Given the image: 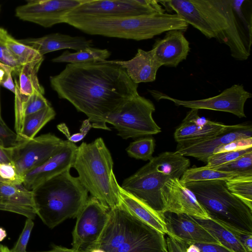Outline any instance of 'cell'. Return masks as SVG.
Returning <instances> with one entry per match:
<instances>
[{"mask_svg":"<svg viewBox=\"0 0 252 252\" xmlns=\"http://www.w3.org/2000/svg\"><path fill=\"white\" fill-rule=\"evenodd\" d=\"M28 45L41 55L64 49H71L76 51L93 46V42L83 36H71L60 33H54L36 38L19 40Z\"/></svg>","mask_w":252,"mask_h":252,"instance_id":"cell-23","label":"cell"},{"mask_svg":"<svg viewBox=\"0 0 252 252\" xmlns=\"http://www.w3.org/2000/svg\"><path fill=\"white\" fill-rule=\"evenodd\" d=\"M11 163L9 148H4L0 145V163Z\"/></svg>","mask_w":252,"mask_h":252,"instance_id":"cell-47","label":"cell"},{"mask_svg":"<svg viewBox=\"0 0 252 252\" xmlns=\"http://www.w3.org/2000/svg\"><path fill=\"white\" fill-rule=\"evenodd\" d=\"M43 60L22 65L19 75L18 87L21 94L28 96L34 94H44V89L40 84L37 73Z\"/></svg>","mask_w":252,"mask_h":252,"instance_id":"cell-28","label":"cell"},{"mask_svg":"<svg viewBox=\"0 0 252 252\" xmlns=\"http://www.w3.org/2000/svg\"><path fill=\"white\" fill-rule=\"evenodd\" d=\"M14 112L15 132L18 135L25 118L50 105V102L41 94L24 95L19 92L18 82L15 80Z\"/></svg>","mask_w":252,"mask_h":252,"instance_id":"cell-25","label":"cell"},{"mask_svg":"<svg viewBox=\"0 0 252 252\" xmlns=\"http://www.w3.org/2000/svg\"><path fill=\"white\" fill-rule=\"evenodd\" d=\"M0 210L21 215L33 220L36 216L32 190L23 184L0 183Z\"/></svg>","mask_w":252,"mask_h":252,"instance_id":"cell-21","label":"cell"},{"mask_svg":"<svg viewBox=\"0 0 252 252\" xmlns=\"http://www.w3.org/2000/svg\"><path fill=\"white\" fill-rule=\"evenodd\" d=\"M32 191L36 216L51 229L76 218L89 197L88 191L77 177L71 175L70 169L44 182Z\"/></svg>","mask_w":252,"mask_h":252,"instance_id":"cell-4","label":"cell"},{"mask_svg":"<svg viewBox=\"0 0 252 252\" xmlns=\"http://www.w3.org/2000/svg\"><path fill=\"white\" fill-rule=\"evenodd\" d=\"M24 176L20 175L11 163H0V183L10 185H21Z\"/></svg>","mask_w":252,"mask_h":252,"instance_id":"cell-37","label":"cell"},{"mask_svg":"<svg viewBox=\"0 0 252 252\" xmlns=\"http://www.w3.org/2000/svg\"><path fill=\"white\" fill-rule=\"evenodd\" d=\"M118 189L121 202L131 214L156 230L166 234L163 214L159 213L141 199L124 190L119 184Z\"/></svg>","mask_w":252,"mask_h":252,"instance_id":"cell-24","label":"cell"},{"mask_svg":"<svg viewBox=\"0 0 252 252\" xmlns=\"http://www.w3.org/2000/svg\"><path fill=\"white\" fill-rule=\"evenodd\" d=\"M170 179L157 171L149 161L134 174L125 179L121 187L155 211L163 214L160 189Z\"/></svg>","mask_w":252,"mask_h":252,"instance_id":"cell-12","label":"cell"},{"mask_svg":"<svg viewBox=\"0 0 252 252\" xmlns=\"http://www.w3.org/2000/svg\"><path fill=\"white\" fill-rule=\"evenodd\" d=\"M7 234L5 230L0 227V242L2 241L6 237Z\"/></svg>","mask_w":252,"mask_h":252,"instance_id":"cell-50","label":"cell"},{"mask_svg":"<svg viewBox=\"0 0 252 252\" xmlns=\"http://www.w3.org/2000/svg\"><path fill=\"white\" fill-rule=\"evenodd\" d=\"M245 0H231L233 8L243 26L249 40L252 41V23L247 19L242 11V6Z\"/></svg>","mask_w":252,"mask_h":252,"instance_id":"cell-42","label":"cell"},{"mask_svg":"<svg viewBox=\"0 0 252 252\" xmlns=\"http://www.w3.org/2000/svg\"><path fill=\"white\" fill-rule=\"evenodd\" d=\"M198 110L191 109L175 130L174 138L177 143L210 138L224 132L232 126L200 117Z\"/></svg>","mask_w":252,"mask_h":252,"instance_id":"cell-19","label":"cell"},{"mask_svg":"<svg viewBox=\"0 0 252 252\" xmlns=\"http://www.w3.org/2000/svg\"><path fill=\"white\" fill-rule=\"evenodd\" d=\"M200 252H232L221 245L212 243H193Z\"/></svg>","mask_w":252,"mask_h":252,"instance_id":"cell-44","label":"cell"},{"mask_svg":"<svg viewBox=\"0 0 252 252\" xmlns=\"http://www.w3.org/2000/svg\"><path fill=\"white\" fill-rule=\"evenodd\" d=\"M163 213L184 214L200 219H209L194 193L180 179L168 180L160 189Z\"/></svg>","mask_w":252,"mask_h":252,"instance_id":"cell-14","label":"cell"},{"mask_svg":"<svg viewBox=\"0 0 252 252\" xmlns=\"http://www.w3.org/2000/svg\"><path fill=\"white\" fill-rule=\"evenodd\" d=\"M91 127V124L89 120L87 119L84 120L83 122L81 128L80 129L79 132L75 133L71 135H69L67 137V140L73 143H75L82 140L85 137Z\"/></svg>","mask_w":252,"mask_h":252,"instance_id":"cell-43","label":"cell"},{"mask_svg":"<svg viewBox=\"0 0 252 252\" xmlns=\"http://www.w3.org/2000/svg\"></svg>","mask_w":252,"mask_h":252,"instance_id":"cell-54","label":"cell"},{"mask_svg":"<svg viewBox=\"0 0 252 252\" xmlns=\"http://www.w3.org/2000/svg\"><path fill=\"white\" fill-rule=\"evenodd\" d=\"M22 139L5 123L0 122V145L4 148L16 146Z\"/></svg>","mask_w":252,"mask_h":252,"instance_id":"cell-39","label":"cell"},{"mask_svg":"<svg viewBox=\"0 0 252 252\" xmlns=\"http://www.w3.org/2000/svg\"><path fill=\"white\" fill-rule=\"evenodd\" d=\"M155 111L152 101L138 94L108 115L105 121L124 139L152 135L161 130L153 118Z\"/></svg>","mask_w":252,"mask_h":252,"instance_id":"cell-7","label":"cell"},{"mask_svg":"<svg viewBox=\"0 0 252 252\" xmlns=\"http://www.w3.org/2000/svg\"><path fill=\"white\" fill-rule=\"evenodd\" d=\"M194 218L212 234L223 247L232 252H249L240 242L235 231L210 219Z\"/></svg>","mask_w":252,"mask_h":252,"instance_id":"cell-27","label":"cell"},{"mask_svg":"<svg viewBox=\"0 0 252 252\" xmlns=\"http://www.w3.org/2000/svg\"><path fill=\"white\" fill-rule=\"evenodd\" d=\"M0 122L1 123H5L4 121L3 120L1 115V110H0Z\"/></svg>","mask_w":252,"mask_h":252,"instance_id":"cell-53","label":"cell"},{"mask_svg":"<svg viewBox=\"0 0 252 252\" xmlns=\"http://www.w3.org/2000/svg\"><path fill=\"white\" fill-rule=\"evenodd\" d=\"M148 91L158 101L166 99L173 102L178 106L228 112L240 118L246 117L244 106L247 99L252 97L251 93L240 84H234L216 96L191 100L178 99L157 90H150Z\"/></svg>","mask_w":252,"mask_h":252,"instance_id":"cell-11","label":"cell"},{"mask_svg":"<svg viewBox=\"0 0 252 252\" xmlns=\"http://www.w3.org/2000/svg\"><path fill=\"white\" fill-rule=\"evenodd\" d=\"M92 252H106L104 250L99 249H95Z\"/></svg>","mask_w":252,"mask_h":252,"instance_id":"cell-52","label":"cell"},{"mask_svg":"<svg viewBox=\"0 0 252 252\" xmlns=\"http://www.w3.org/2000/svg\"><path fill=\"white\" fill-rule=\"evenodd\" d=\"M14 70L10 67L0 63V84L3 83L9 77L12 76Z\"/></svg>","mask_w":252,"mask_h":252,"instance_id":"cell-46","label":"cell"},{"mask_svg":"<svg viewBox=\"0 0 252 252\" xmlns=\"http://www.w3.org/2000/svg\"><path fill=\"white\" fill-rule=\"evenodd\" d=\"M251 148H252V137L241 138L219 146L214 150L213 154L225 152L238 151Z\"/></svg>","mask_w":252,"mask_h":252,"instance_id":"cell-40","label":"cell"},{"mask_svg":"<svg viewBox=\"0 0 252 252\" xmlns=\"http://www.w3.org/2000/svg\"><path fill=\"white\" fill-rule=\"evenodd\" d=\"M251 150H252V148L238 151L214 154L208 158L206 165L211 167H217L233 161Z\"/></svg>","mask_w":252,"mask_h":252,"instance_id":"cell-36","label":"cell"},{"mask_svg":"<svg viewBox=\"0 0 252 252\" xmlns=\"http://www.w3.org/2000/svg\"><path fill=\"white\" fill-rule=\"evenodd\" d=\"M155 140L152 137H144L130 143L126 149L128 155L143 160H150L155 150Z\"/></svg>","mask_w":252,"mask_h":252,"instance_id":"cell-34","label":"cell"},{"mask_svg":"<svg viewBox=\"0 0 252 252\" xmlns=\"http://www.w3.org/2000/svg\"><path fill=\"white\" fill-rule=\"evenodd\" d=\"M77 147L75 143L64 140L61 148L46 162L24 176V187L32 190L44 182L70 169Z\"/></svg>","mask_w":252,"mask_h":252,"instance_id":"cell-16","label":"cell"},{"mask_svg":"<svg viewBox=\"0 0 252 252\" xmlns=\"http://www.w3.org/2000/svg\"><path fill=\"white\" fill-rule=\"evenodd\" d=\"M184 185L194 193L210 219L233 231L252 234V209L228 190L224 181Z\"/></svg>","mask_w":252,"mask_h":252,"instance_id":"cell-6","label":"cell"},{"mask_svg":"<svg viewBox=\"0 0 252 252\" xmlns=\"http://www.w3.org/2000/svg\"><path fill=\"white\" fill-rule=\"evenodd\" d=\"M163 218L166 235L174 238L187 243L220 245L212 234L190 216L165 212L163 214Z\"/></svg>","mask_w":252,"mask_h":252,"instance_id":"cell-18","label":"cell"},{"mask_svg":"<svg viewBox=\"0 0 252 252\" xmlns=\"http://www.w3.org/2000/svg\"><path fill=\"white\" fill-rule=\"evenodd\" d=\"M55 116V111L50 105L26 116L18 135L24 140L33 139L45 125L54 119Z\"/></svg>","mask_w":252,"mask_h":252,"instance_id":"cell-30","label":"cell"},{"mask_svg":"<svg viewBox=\"0 0 252 252\" xmlns=\"http://www.w3.org/2000/svg\"><path fill=\"white\" fill-rule=\"evenodd\" d=\"M64 141L51 133L30 140L22 139L16 146L9 148L12 163L18 173L24 176L46 162L61 148Z\"/></svg>","mask_w":252,"mask_h":252,"instance_id":"cell-10","label":"cell"},{"mask_svg":"<svg viewBox=\"0 0 252 252\" xmlns=\"http://www.w3.org/2000/svg\"><path fill=\"white\" fill-rule=\"evenodd\" d=\"M165 235L133 216L130 229L115 252H168Z\"/></svg>","mask_w":252,"mask_h":252,"instance_id":"cell-17","label":"cell"},{"mask_svg":"<svg viewBox=\"0 0 252 252\" xmlns=\"http://www.w3.org/2000/svg\"><path fill=\"white\" fill-rule=\"evenodd\" d=\"M235 233L244 247L249 252H252V234L235 232Z\"/></svg>","mask_w":252,"mask_h":252,"instance_id":"cell-45","label":"cell"},{"mask_svg":"<svg viewBox=\"0 0 252 252\" xmlns=\"http://www.w3.org/2000/svg\"><path fill=\"white\" fill-rule=\"evenodd\" d=\"M49 80L58 97L85 114L96 129L110 130L106 118L139 94L138 84L113 61L67 63Z\"/></svg>","mask_w":252,"mask_h":252,"instance_id":"cell-1","label":"cell"},{"mask_svg":"<svg viewBox=\"0 0 252 252\" xmlns=\"http://www.w3.org/2000/svg\"><path fill=\"white\" fill-rule=\"evenodd\" d=\"M0 40L17 59L22 65L28 63L44 60L43 56L41 55L31 47L17 40L5 29L1 28Z\"/></svg>","mask_w":252,"mask_h":252,"instance_id":"cell-31","label":"cell"},{"mask_svg":"<svg viewBox=\"0 0 252 252\" xmlns=\"http://www.w3.org/2000/svg\"><path fill=\"white\" fill-rule=\"evenodd\" d=\"M113 164L109 150L103 139L98 137L77 147L72 165L88 192L109 209L121 203Z\"/></svg>","mask_w":252,"mask_h":252,"instance_id":"cell-5","label":"cell"},{"mask_svg":"<svg viewBox=\"0 0 252 252\" xmlns=\"http://www.w3.org/2000/svg\"><path fill=\"white\" fill-rule=\"evenodd\" d=\"M236 176H239L236 173L216 170L206 165L189 168L182 175L180 181L183 184L216 180L226 181Z\"/></svg>","mask_w":252,"mask_h":252,"instance_id":"cell-32","label":"cell"},{"mask_svg":"<svg viewBox=\"0 0 252 252\" xmlns=\"http://www.w3.org/2000/svg\"><path fill=\"white\" fill-rule=\"evenodd\" d=\"M111 52L107 49H101L93 47L76 51H64L58 57L52 59L55 63H79L91 62H99L106 61L110 56Z\"/></svg>","mask_w":252,"mask_h":252,"instance_id":"cell-29","label":"cell"},{"mask_svg":"<svg viewBox=\"0 0 252 252\" xmlns=\"http://www.w3.org/2000/svg\"><path fill=\"white\" fill-rule=\"evenodd\" d=\"M34 226L33 220L27 219L24 228L10 252H28L26 250L28 242Z\"/></svg>","mask_w":252,"mask_h":252,"instance_id":"cell-38","label":"cell"},{"mask_svg":"<svg viewBox=\"0 0 252 252\" xmlns=\"http://www.w3.org/2000/svg\"><path fill=\"white\" fill-rule=\"evenodd\" d=\"M31 252H77L72 248L68 249L61 246L52 245V249L46 251Z\"/></svg>","mask_w":252,"mask_h":252,"instance_id":"cell-48","label":"cell"},{"mask_svg":"<svg viewBox=\"0 0 252 252\" xmlns=\"http://www.w3.org/2000/svg\"><path fill=\"white\" fill-rule=\"evenodd\" d=\"M225 182L228 190L252 209V176H236Z\"/></svg>","mask_w":252,"mask_h":252,"instance_id":"cell-33","label":"cell"},{"mask_svg":"<svg viewBox=\"0 0 252 252\" xmlns=\"http://www.w3.org/2000/svg\"><path fill=\"white\" fill-rule=\"evenodd\" d=\"M63 20L87 34L137 41L151 39L173 30L185 32L189 26L178 14L166 13L125 17L64 16Z\"/></svg>","mask_w":252,"mask_h":252,"instance_id":"cell-3","label":"cell"},{"mask_svg":"<svg viewBox=\"0 0 252 252\" xmlns=\"http://www.w3.org/2000/svg\"><path fill=\"white\" fill-rule=\"evenodd\" d=\"M14 83L15 82L13 81L12 76H10L2 83L1 85L15 94L16 88Z\"/></svg>","mask_w":252,"mask_h":252,"instance_id":"cell-49","label":"cell"},{"mask_svg":"<svg viewBox=\"0 0 252 252\" xmlns=\"http://www.w3.org/2000/svg\"><path fill=\"white\" fill-rule=\"evenodd\" d=\"M110 209L90 196L76 217L72 231V249L92 252L97 248L109 218Z\"/></svg>","mask_w":252,"mask_h":252,"instance_id":"cell-8","label":"cell"},{"mask_svg":"<svg viewBox=\"0 0 252 252\" xmlns=\"http://www.w3.org/2000/svg\"><path fill=\"white\" fill-rule=\"evenodd\" d=\"M0 252H10V251L7 247L0 245Z\"/></svg>","mask_w":252,"mask_h":252,"instance_id":"cell-51","label":"cell"},{"mask_svg":"<svg viewBox=\"0 0 252 252\" xmlns=\"http://www.w3.org/2000/svg\"><path fill=\"white\" fill-rule=\"evenodd\" d=\"M113 62L124 67L131 80L137 84L154 81L158 70L162 66L152 49L145 51L138 49L131 59Z\"/></svg>","mask_w":252,"mask_h":252,"instance_id":"cell-22","label":"cell"},{"mask_svg":"<svg viewBox=\"0 0 252 252\" xmlns=\"http://www.w3.org/2000/svg\"><path fill=\"white\" fill-rule=\"evenodd\" d=\"M0 63L11 67L15 73L19 74L22 65L0 40Z\"/></svg>","mask_w":252,"mask_h":252,"instance_id":"cell-41","label":"cell"},{"mask_svg":"<svg viewBox=\"0 0 252 252\" xmlns=\"http://www.w3.org/2000/svg\"><path fill=\"white\" fill-rule=\"evenodd\" d=\"M158 172L171 179H180L189 168L190 160L177 151L165 152L149 160Z\"/></svg>","mask_w":252,"mask_h":252,"instance_id":"cell-26","label":"cell"},{"mask_svg":"<svg viewBox=\"0 0 252 252\" xmlns=\"http://www.w3.org/2000/svg\"><path fill=\"white\" fill-rule=\"evenodd\" d=\"M212 168L218 170L233 172L239 176H252V150L233 161Z\"/></svg>","mask_w":252,"mask_h":252,"instance_id":"cell-35","label":"cell"},{"mask_svg":"<svg viewBox=\"0 0 252 252\" xmlns=\"http://www.w3.org/2000/svg\"><path fill=\"white\" fill-rule=\"evenodd\" d=\"M252 137V126L249 124L232 125L224 132L214 136L196 141L178 142L176 151L184 156L195 158L206 162L219 146L233 140Z\"/></svg>","mask_w":252,"mask_h":252,"instance_id":"cell-15","label":"cell"},{"mask_svg":"<svg viewBox=\"0 0 252 252\" xmlns=\"http://www.w3.org/2000/svg\"><path fill=\"white\" fill-rule=\"evenodd\" d=\"M184 32L173 30L166 32L162 38L157 39L152 48L162 65L176 67L185 60L190 51L189 42Z\"/></svg>","mask_w":252,"mask_h":252,"instance_id":"cell-20","label":"cell"},{"mask_svg":"<svg viewBox=\"0 0 252 252\" xmlns=\"http://www.w3.org/2000/svg\"><path fill=\"white\" fill-rule=\"evenodd\" d=\"M165 11L156 0H85L65 16L125 17Z\"/></svg>","mask_w":252,"mask_h":252,"instance_id":"cell-9","label":"cell"},{"mask_svg":"<svg viewBox=\"0 0 252 252\" xmlns=\"http://www.w3.org/2000/svg\"><path fill=\"white\" fill-rule=\"evenodd\" d=\"M85 0H29L18 6L15 15L20 19L44 28L64 23V17Z\"/></svg>","mask_w":252,"mask_h":252,"instance_id":"cell-13","label":"cell"},{"mask_svg":"<svg viewBox=\"0 0 252 252\" xmlns=\"http://www.w3.org/2000/svg\"><path fill=\"white\" fill-rule=\"evenodd\" d=\"M208 39L226 45L235 60L245 61L252 44L233 8L231 0H158Z\"/></svg>","mask_w":252,"mask_h":252,"instance_id":"cell-2","label":"cell"}]
</instances>
